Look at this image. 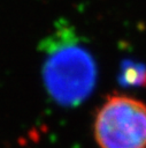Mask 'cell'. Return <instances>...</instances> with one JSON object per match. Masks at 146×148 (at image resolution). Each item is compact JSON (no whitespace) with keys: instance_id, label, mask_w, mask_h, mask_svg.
<instances>
[{"instance_id":"cell-1","label":"cell","mask_w":146,"mask_h":148,"mask_svg":"<svg viewBox=\"0 0 146 148\" xmlns=\"http://www.w3.org/2000/svg\"><path fill=\"white\" fill-rule=\"evenodd\" d=\"M95 74V65L90 53L72 43L53 47L44 67L48 92L64 105L84 101L94 86Z\"/></svg>"},{"instance_id":"cell-2","label":"cell","mask_w":146,"mask_h":148,"mask_svg":"<svg viewBox=\"0 0 146 148\" xmlns=\"http://www.w3.org/2000/svg\"><path fill=\"white\" fill-rule=\"evenodd\" d=\"M93 135L99 148H146V104L132 96H107L95 113Z\"/></svg>"},{"instance_id":"cell-3","label":"cell","mask_w":146,"mask_h":148,"mask_svg":"<svg viewBox=\"0 0 146 148\" xmlns=\"http://www.w3.org/2000/svg\"><path fill=\"white\" fill-rule=\"evenodd\" d=\"M122 77L129 86L146 87V67L140 65L125 66L122 72Z\"/></svg>"}]
</instances>
